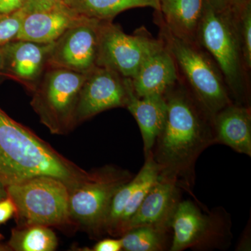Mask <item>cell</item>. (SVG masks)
I'll return each instance as SVG.
<instances>
[{
  "label": "cell",
  "mask_w": 251,
  "mask_h": 251,
  "mask_svg": "<svg viewBox=\"0 0 251 251\" xmlns=\"http://www.w3.org/2000/svg\"><path fill=\"white\" fill-rule=\"evenodd\" d=\"M86 74L47 68L34 90L31 105L52 134L68 133L75 126V112Z\"/></svg>",
  "instance_id": "cell-6"
},
{
  "label": "cell",
  "mask_w": 251,
  "mask_h": 251,
  "mask_svg": "<svg viewBox=\"0 0 251 251\" xmlns=\"http://www.w3.org/2000/svg\"><path fill=\"white\" fill-rule=\"evenodd\" d=\"M64 0H26L24 9L27 14L46 11L63 4Z\"/></svg>",
  "instance_id": "cell-24"
},
{
  "label": "cell",
  "mask_w": 251,
  "mask_h": 251,
  "mask_svg": "<svg viewBox=\"0 0 251 251\" xmlns=\"http://www.w3.org/2000/svg\"><path fill=\"white\" fill-rule=\"evenodd\" d=\"M127 92L126 108L128 109L139 126L143 142L145 156L151 152L157 137L166 121L168 105L162 94H151L138 97L133 90L130 78L124 77Z\"/></svg>",
  "instance_id": "cell-14"
},
{
  "label": "cell",
  "mask_w": 251,
  "mask_h": 251,
  "mask_svg": "<svg viewBox=\"0 0 251 251\" xmlns=\"http://www.w3.org/2000/svg\"><path fill=\"white\" fill-rule=\"evenodd\" d=\"M251 226H247L244 230V234L240 241H239V244L236 250L237 251H250L251 250Z\"/></svg>",
  "instance_id": "cell-28"
},
{
  "label": "cell",
  "mask_w": 251,
  "mask_h": 251,
  "mask_svg": "<svg viewBox=\"0 0 251 251\" xmlns=\"http://www.w3.org/2000/svg\"><path fill=\"white\" fill-rule=\"evenodd\" d=\"M4 54L3 51L2 46L0 47V72L4 69Z\"/></svg>",
  "instance_id": "cell-31"
},
{
  "label": "cell",
  "mask_w": 251,
  "mask_h": 251,
  "mask_svg": "<svg viewBox=\"0 0 251 251\" xmlns=\"http://www.w3.org/2000/svg\"><path fill=\"white\" fill-rule=\"evenodd\" d=\"M163 23L175 36L198 44V33L207 0H158Z\"/></svg>",
  "instance_id": "cell-18"
},
{
  "label": "cell",
  "mask_w": 251,
  "mask_h": 251,
  "mask_svg": "<svg viewBox=\"0 0 251 251\" xmlns=\"http://www.w3.org/2000/svg\"><path fill=\"white\" fill-rule=\"evenodd\" d=\"M85 18L63 4L46 11L29 13L23 18L16 40L52 44Z\"/></svg>",
  "instance_id": "cell-15"
},
{
  "label": "cell",
  "mask_w": 251,
  "mask_h": 251,
  "mask_svg": "<svg viewBox=\"0 0 251 251\" xmlns=\"http://www.w3.org/2000/svg\"><path fill=\"white\" fill-rule=\"evenodd\" d=\"M7 193H6V187L2 184V183L0 181V201L4 199L7 197Z\"/></svg>",
  "instance_id": "cell-30"
},
{
  "label": "cell",
  "mask_w": 251,
  "mask_h": 251,
  "mask_svg": "<svg viewBox=\"0 0 251 251\" xmlns=\"http://www.w3.org/2000/svg\"><path fill=\"white\" fill-rule=\"evenodd\" d=\"M16 214L25 226H60L70 224L69 188L62 180L36 176L6 186Z\"/></svg>",
  "instance_id": "cell-7"
},
{
  "label": "cell",
  "mask_w": 251,
  "mask_h": 251,
  "mask_svg": "<svg viewBox=\"0 0 251 251\" xmlns=\"http://www.w3.org/2000/svg\"><path fill=\"white\" fill-rule=\"evenodd\" d=\"M171 227L148 225L127 231L121 236L122 251H164L171 247Z\"/></svg>",
  "instance_id": "cell-20"
},
{
  "label": "cell",
  "mask_w": 251,
  "mask_h": 251,
  "mask_svg": "<svg viewBox=\"0 0 251 251\" xmlns=\"http://www.w3.org/2000/svg\"><path fill=\"white\" fill-rule=\"evenodd\" d=\"M94 251H122L121 239H105L99 241L95 244Z\"/></svg>",
  "instance_id": "cell-26"
},
{
  "label": "cell",
  "mask_w": 251,
  "mask_h": 251,
  "mask_svg": "<svg viewBox=\"0 0 251 251\" xmlns=\"http://www.w3.org/2000/svg\"><path fill=\"white\" fill-rule=\"evenodd\" d=\"M16 212V205L11 198L7 196L0 201V224L6 222Z\"/></svg>",
  "instance_id": "cell-25"
},
{
  "label": "cell",
  "mask_w": 251,
  "mask_h": 251,
  "mask_svg": "<svg viewBox=\"0 0 251 251\" xmlns=\"http://www.w3.org/2000/svg\"><path fill=\"white\" fill-rule=\"evenodd\" d=\"M209 2L213 3V4H219V0H208Z\"/></svg>",
  "instance_id": "cell-32"
},
{
  "label": "cell",
  "mask_w": 251,
  "mask_h": 251,
  "mask_svg": "<svg viewBox=\"0 0 251 251\" xmlns=\"http://www.w3.org/2000/svg\"><path fill=\"white\" fill-rule=\"evenodd\" d=\"M27 14L23 8L11 14L0 15V47L16 40Z\"/></svg>",
  "instance_id": "cell-23"
},
{
  "label": "cell",
  "mask_w": 251,
  "mask_h": 251,
  "mask_svg": "<svg viewBox=\"0 0 251 251\" xmlns=\"http://www.w3.org/2000/svg\"><path fill=\"white\" fill-rule=\"evenodd\" d=\"M163 45L144 30L126 34L112 21H101L97 67L106 68L123 77L133 78L144 62Z\"/></svg>",
  "instance_id": "cell-9"
},
{
  "label": "cell",
  "mask_w": 251,
  "mask_h": 251,
  "mask_svg": "<svg viewBox=\"0 0 251 251\" xmlns=\"http://www.w3.org/2000/svg\"><path fill=\"white\" fill-rule=\"evenodd\" d=\"M26 0H0V15L11 14L23 9Z\"/></svg>",
  "instance_id": "cell-27"
},
{
  "label": "cell",
  "mask_w": 251,
  "mask_h": 251,
  "mask_svg": "<svg viewBox=\"0 0 251 251\" xmlns=\"http://www.w3.org/2000/svg\"><path fill=\"white\" fill-rule=\"evenodd\" d=\"M127 92L124 77L106 68L96 67L86 74L75 112V125L100 112L125 107Z\"/></svg>",
  "instance_id": "cell-11"
},
{
  "label": "cell",
  "mask_w": 251,
  "mask_h": 251,
  "mask_svg": "<svg viewBox=\"0 0 251 251\" xmlns=\"http://www.w3.org/2000/svg\"><path fill=\"white\" fill-rule=\"evenodd\" d=\"M9 245L17 251H53L57 249L58 241L47 226L32 225L14 229Z\"/></svg>",
  "instance_id": "cell-21"
},
{
  "label": "cell",
  "mask_w": 251,
  "mask_h": 251,
  "mask_svg": "<svg viewBox=\"0 0 251 251\" xmlns=\"http://www.w3.org/2000/svg\"><path fill=\"white\" fill-rule=\"evenodd\" d=\"M30 130L0 110V181L5 187L40 176L62 180L69 190L90 177Z\"/></svg>",
  "instance_id": "cell-2"
},
{
  "label": "cell",
  "mask_w": 251,
  "mask_h": 251,
  "mask_svg": "<svg viewBox=\"0 0 251 251\" xmlns=\"http://www.w3.org/2000/svg\"><path fill=\"white\" fill-rule=\"evenodd\" d=\"M216 143L223 144L239 153L251 156L250 107L232 103L212 119Z\"/></svg>",
  "instance_id": "cell-17"
},
{
  "label": "cell",
  "mask_w": 251,
  "mask_h": 251,
  "mask_svg": "<svg viewBox=\"0 0 251 251\" xmlns=\"http://www.w3.org/2000/svg\"><path fill=\"white\" fill-rule=\"evenodd\" d=\"M177 79V67L163 44L144 62L131 80L135 94L143 97L151 94L164 95L174 87Z\"/></svg>",
  "instance_id": "cell-16"
},
{
  "label": "cell",
  "mask_w": 251,
  "mask_h": 251,
  "mask_svg": "<svg viewBox=\"0 0 251 251\" xmlns=\"http://www.w3.org/2000/svg\"><path fill=\"white\" fill-rule=\"evenodd\" d=\"M155 11L160 27V39L171 52L176 67L182 72L191 94L213 119L220 110L233 103L221 71L199 45L173 34L163 23L160 11Z\"/></svg>",
  "instance_id": "cell-4"
},
{
  "label": "cell",
  "mask_w": 251,
  "mask_h": 251,
  "mask_svg": "<svg viewBox=\"0 0 251 251\" xmlns=\"http://www.w3.org/2000/svg\"><path fill=\"white\" fill-rule=\"evenodd\" d=\"M219 4L229 6V7L235 8L242 6L251 0H219Z\"/></svg>",
  "instance_id": "cell-29"
},
{
  "label": "cell",
  "mask_w": 251,
  "mask_h": 251,
  "mask_svg": "<svg viewBox=\"0 0 251 251\" xmlns=\"http://www.w3.org/2000/svg\"><path fill=\"white\" fill-rule=\"evenodd\" d=\"M54 43L38 44L14 40L2 46L4 67L31 92L47 69L48 58Z\"/></svg>",
  "instance_id": "cell-12"
},
{
  "label": "cell",
  "mask_w": 251,
  "mask_h": 251,
  "mask_svg": "<svg viewBox=\"0 0 251 251\" xmlns=\"http://www.w3.org/2000/svg\"><path fill=\"white\" fill-rule=\"evenodd\" d=\"M133 177L129 171L112 166L92 171L88 179L69 190L71 220L94 233H104L114 195Z\"/></svg>",
  "instance_id": "cell-8"
},
{
  "label": "cell",
  "mask_w": 251,
  "mask_h": 251,
  "mask_svg": "<svg viewBox=\"0 0 251 251\" xmlns=\"http://www.w3.org/2000/svg\"><path fill=\"white\" fill-rule=\"evenodd\" d=\"M181 188L174 181L159 177L126 224L122 235L130 229L148 225L171 227L173 213L181 200Z\"/></svg>",
  "instance_id": "cell-13"
},
{
  "label": "cell",
  "mask_w": 251,
  "mask_h": 251,
  "mask_svg": "<svg viewBox=\"0 0 251 251\" xmlns=\"http://www.w3.org/2000/svg\"><path fill=\"white\" fill-rule=\"evenodd\" d=\"M101 21L85 18L54 42L47 68H61L87 74L97 67Z\"/></svg>",
  "instance_id": "cell-10"
},
{
  "label": "cell",
  "mask_w": 251,
  "mask_h": 251,
  "mask_svg": "<svg viewBox=\"0 0 251 251\" xmlns=\"http://www.w3.org/2000/svg\"><path fill=\"white\" fill-rule=\"evenodd\" d=\"M237 9L243 57L247 70H249L251 68V1Z\"/></svg>",
  "instance_id": "cell-22"
},
{
  "label": "cell",
  "mask_w": 251,
  "mask_h": 251,
  "mask_svg": "<svg viewBox=\"0 0 251 251\" xmlns=\"http://www.w3.org/2000/svg\"><path fill=\"white\" fill-rule=\"evenodd\" d=\"M198 44L214 59L235 103L249 106L237 7L213 4L207 0Z\"/></svg>",
  "instance_id": "cell-3"
},
{
  "label": "cell",
  "mask_w": 251,
  "mask_h": 251,
  "mask_svg": "<svg viewBox=\"0 0 251 251\" xmlns=\"http://www.w3.org/2000/svg\"><path fill=\"white\" fill-rule=\"evenodd\" d=\"M168 112L151 153L160 177L171 180L195 198L196 164L201 153L216 144L212 118L192 94L173 88L164 94Z\"/></svg>",
  "instance_id": "cell-1"
},
{
  "label": "cell",
  "mask_w": 251,
  "mask_h": 251,
  "mask_svg": "<svg viewBox=\"0 0 251 251\" xmlns=\"http://www.w3.org/2000/svg\"><path fill=\"white\" fill-rule=\"evenodd\" d=\"M63 4L83 17L112 21L126 10L139 7H151L159 11L158 0H64Z\"/></svg>",
  "instance_id": "cell-19"
},
{
  "label": "cell",
  "mask_w": 251,
  "mask_h": 251,
  "mask_svg": "<svg viewBox=\"0 0 251 251\" xmlns=\"http://www.w3.org/2000/svg\"><path fill=\"white\" fill-rule=\"evenodd\" d=\"M197 203L180 201L171 220L173 237L169 251L226 250L232 242V219L224 208L203 212Z\"/></svg>",
  "instance_id": "cell-5"
}]
</instances>
